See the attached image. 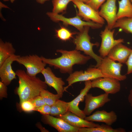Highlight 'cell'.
<instances>
[{
	"label": "cell",
	"instance_id": "39",
	"mask_svg": "<svg viewBox=\"0 0 132 132\" xmlns=\"http://www.w3.org/2000/svg\"><path fill=\"white\" fill-rule=\"evenodd\" d=\"M131 0V3H132V0Z\"/></svg>",
	"mask_w": 132,
	"mask_h": 132
},
{
	"label": "cell",
	"instance_id": "36",
	"mask_svg": "<svg viewBox=\"0 0 132 132\" xmlns=\"http://www.w3.org/2000/svg\"><path fill=\"white\" fill-rule=\"evenodd\" d=\"M0 8H9L8 6L3 4L1 1L0 2Z\"/></svg>",
	"mask_w": 132,
	"mask_h": 132
},
{
	"label": "cell",
	"instance_id": "38",
	"mask_svg": "<svg viewBox=\"0 0 132 132\" xmlns=\"http://www.w3.org/2000/svg\"><path fill=\"white\" fill-rule=\"evenodd\" d=\"M81 1L83 2L84 3H87L89 0H78Z\"/></svg>",
	"mask_w": 132,
	"mask_h": 132
},
{
	"label": "cell",
	"instance_id": "5",
	"mask_svg": "<svg viewBox=\"0 0 132 132\" xmlns=\"http://www.w3.org/2000/svg\"><path fill=\"white\" fill-rule=\"evenodd\" d=\"M122 64L116 62L107 56L103 58L101 63L97 68L100 70L103 77L115 79L120 81L125 80V75L121 73Z\"/></svg>",
	"mask_w": 132,
	"mask_h": 132
},
{
	"label": "cell",
	"instance_id": "19",
	"mask_svg": "<svg viewBox=\"0 0 132 132\" xmlns=\"http://www.w3.org/2000/svg\"><path fill=\"white\" fill-rule=\"evenodd\" d=\"M132 49L123 44H118L109 52L107 56L112 60L122 64H125Z\"/></svg>",
	"mask_w": 132,
	"mask_h": 132
},
{
	"label": "cell",
	"instance_id": "34",
	"mask_svg": "<svg viewBox=\"0 0 132 132\" xmlns=\"http://www.w3.org/2000/svg\"><path fill=\"white\" fill-rule=\"evenodd\" d=\"M128 100L132 108V88L130 90L128 96Z\"/></svg>",
	"mask_w": 132,
	"mask_h": 132
},
{
	"label": "cell",
	"instance_id": "30",
	"mask_svg": "<svg viewBox=\"0 0 132 132\" xmlns=\"http://www.w3.org/2000/svg\"><path fill=\"white\" fill-rule=\"evenodd\" d=\"M51 106L46 104L40 107L35 108L34 111H38L43 115H50Z\"/></svg>",
	"mask_w": 132,
	"mask_h": 132
},
{
	"label": "cell",
	"instance_id": "32",
	"mask_svg": "<svg viewBox=\"0 0 132 132\" xmlns=\"http://www.w3.org/2000/svg\"><path fill=\"white\" fill-rule=\"evenodd\" d=\"M7 86L2 81H0V98H7Z\"/></svg>",
	"mask_w": 132,
	"mask_h": 132
},
{
	"label": "cell",
	"instance_id": "9",
	"mask_svg": "<svg viewBox=\"0 0 132 132\" xmlns=\"http://www.w3.org/2000/svg\"><path fill=\"white\" fill-rule=\"evenodd\" d=\"M72 1L78 8L77 15L84 21H92L102 25L104 24L105 20L100 16L98 11H96L86 3L80 1L72 0Z\"/></svg>",
	"mask_w": 132,
	"mask_h": 132
},
{
	"label": "cell",
	"instance_id": "3",
	"mask_svg": "<svg viewBox=\"0 0 132 132\" xmlns=\"http://www.w3.org/2000/svg\"><path fill=\"white\" fill-rule=\"evenodd\" d=\"M90 27L87 26H85L83 30L79 32L74 38L73 42L76 45L75 50L83 52L85 54L95 60L97 63L94 66L97 68L100 65L103 58L95 54L93 51V46H98L99 44L98 43H92L91 42V38L88 34Z\"/></svg>",
	"mask_w": 132,
	"mask_h": 132
},
{
	"label": "cell",
	"instance_id": "20",
	"mask_svg": "<svg viewBox=\"0 0 132 132\" xmlns=\"http://www.w3.org/2000/svg\"><path fill=\"white\" fill-rule=\"evenodd\" d=\"M118 3L117 20L124 18L132 17V3L130 0H121L118 1Z\"/></svg>",
	"mask_w": 132,
	"mask_h": 132
},
{
	"label": "cell",
	"instance_id": "16",
	"mask_svg": "<svg viewBox=\"0 0 132 132\" xmlns=\"http://www.w3.org/2000/svg\"><path fill=\"white\" fill-rule=\"evenodd\" d=\"M85 85L84 88L81 90L79 94L72 100L69 102L68 108V111L84 119L86 117V115L83 110L79 109L78 106L80 102L83 101L85 96L92 88L91 81H85Z\"/></svg>",
	"mask_w": 132,
	"mask_h": 132
},
{
	"label": "cell",
	"instance_id": "7",
	"mask_svg": "<svg viewBox=\"0 0 132 132\" xmlns=\"http://www.w3.org/2000/svg\"><path fill=\"white\" fill-rule=\"evenodd\" d=\"M100 77H103L100 69L98 68L89 67L84 71L82 70L76 71L70 74L66 79L68 85L64 87L65 91L73 84L79 82L93 80Z\"/></svg>",
	"mask_w": 132,
	"mask_h": 132
},
{
	"label": "cell",
	"instance_id": "4",
	"mask_svg": "<svg viewBox=\"0 0 132 132\" xmlns=\"http://www.w3.org/2000/svg\"><path fill=\"white\" fill-rule=\"evenodd\" d=\"M46 14L53 21L55 22L61 21L64 25H71L74 26L79 32L82 31L85 26H88L93 29H98L101 27L103 26L102 24L92 21H83L77 14L74 17L69 18L52 12H48Z\"/></svg>",
	"mask_w": 132,
	"mask_h": 132
},
{
	"label": "cell",
	"instance_id": "17",
	"mask_svg": "<svg viewBox=\"0 0 132 132\" xmlns=\"http://www.w3.org/2000/svg\"><path fill=\"white\" fill-rule=\"evenodd\" d=\"M56 117L62 119L72 126L78 129L95 127L100 125L87 121L69 111L64 114Z\"/></svg>",
	"mask_w": 132,
	"mask_h": 132
},
{
	"label": "cell",
	"instance_id": "23",
	"mask_svg": "<svg viewBox=\"0 0 132 132\" xmlns=\"http://www.w3.org/2000/svg\"><path fill=\"white\" fill-rule=\"evenodd\" d=\"M125 129L119 128L113 129L111 126L102 124L99 126L92 128L79 129L78 132H125Z\"/></svg>",
	"mask_w": 132,
	"mask_h": 132
},
{
	"label": "cell",
	"instance_id": "6",
	"mask_svg": "<svg viewBox=\"0 0 132 132\" xmlns=\"http://www.w3.org/2000/svg\"><path fill=\"white\" fill-rule=\"evenodd\" d=\"M16 61L24 66L26 68V73L32 77H36L38 74L41 73L46 65L41 57L35 54L20 56Z\"/></svg>",
	"mask_w": 132,
	"mask_h": 132
},
{
	"label": "cell",
	"instance_id": "1",
	"mask_svg": "<svg viewBox=\"0 0 132 132\" xmlns=\"http://www.w3.org/2000/svg\"><path fill=\"white\" fill-rule=\"evenodd\" d=\"M56 52L61 54L60 57L54 59L47 58L42 56L41 57L44 63L54 66L55 69H59L63 73H72L74 65L85 64L91 58L90 56L81 54L80 51L75 49L69 51L58 49Z\"/></svg>",
	"mask_w": 132,
	"mask_h": 132
},
{
	"label": "cell",
	"instance_id": "31",
	"mask_svg": "<svg viewBox=\"0 0 132 132\" xmlns=\"http://www.w3.org/2000/svg\"><path fill=\"white\" fill-rule=\"evenodd\" d=\"M29 100L32 102L35 108L40 107L46 104L40 95L36 96Z\"/></svg>",
	"mask_w": 132,
	"mask_h": 132
},
{
	"label": "cell",
	"instance_id": "14",
	"mask_svg": "<svg viewBox=\"0 0 132 132\" xmlns=\"http://www.w3.org/2000/svg\"><path fill=\"white\" fill-rule=\"evenodd\" d=\"M41 73L44 77V82L46 84L53 88L60 98H62L65 91L63 86L65 85L62 78L56 77L49 67L45 68Z\"/></svg>",
	"mask_w": 132,
	"mask_h": 132
},
{
	"label": "cell",
	"instance_id": "13",
	"mask_svg": "<svg viewBox=\"0 0 132 132\" xmlns=\"http://www.w3.org/2000/svg\"><path fill=\"white\" fill-rule=\"evenodd\" d=\"M20 56L13 55L7 59L0 66V77L1 81L7 86L16 78V74L12 69L11 65Z\"/></svg>",
	"mask_w": 132,
	"mask_h": 132
},
{
	"label": "cell",
	"instance_id": "15",
	"mask_svg": "<svg viewBox=\"0 0 132 132\" xmlns=\"http://www.w3.org/2000/svg\"><path fill=\"white\" fill-rule=\"evenodd\" d=\"M42 121L59 132H78L79 129L73 127L62 119L50 115H43Z\"/></svg>",
	"mask_w": 132,
	"mask_h": 132
},
{
	"label": "cell",
	"instance_id": "2",
	"mask_svg": "<svg viewBox=\"0 0 132 132\" xmlns=\"http://www.w3.org/2000/svg\"><path fill=\"white\" fill-rule=\"evenodd\" d=\"M15 72L19 79V86L16 90L20 104L39 95L42 89L47 88V85L39 77L30 76L22 69H18Z\"/></svg>",
	"mask_w": 132,
	"mask_h": 132
},
{
	"label": "cell",
	"instance_id": "29",
	"mask_svg": "<svg viewBox=\"0 0 132 132\" xmlns=\"http://www.w3.org/2000/svg\"><path fill=\"white\" fill-rule=\"evenodd\" d=\"M106 0H89L86 3L92 8L98 11L99 8L101 6Z\"/></svg>",
	"mask_w": 132,
	"mask_h": 132
},
{
	"label": "cell",
	"instance_id": "26",
	"mask_svg": "<svg viewBox=\"0 0 132 132\" xmlns=\"http://www.w3.org/2000/svg\"><path fill=\"white\" fill-rule=\"evenodd\" d=\"M72 0H52V3L53 6L52 12L55 14H59L66 11L68 4Z\"/></svg>",
	"mask_w": 132,
	"mask_h": 132
},
{
	"label": "cell",
	"instance_id": "28",
	"mask_svg": "<svg viewBox=\"0 0 132 132\" xmlns=\"http://www.w3.org/2000/svg\"><path fill=\"white\" fill-rule=\"evenodd\" d=\"M20 104L22 109L24 112H29L34 111L35 108L29 100L24 101Z\"/></svg>",
	"mask_w": 132,
	"mask_h": 132
},
{
	"label": "cell",
	"instance_id": "24",
	"mask_svg": "<svg viewBox=\"0 0 132 132\" xmlns=\"http://www.w3.org/2000/svg\"><path fill=\"white\" fill-rule=\"evenodd\" d=\"M119 28L124 31L132 34V17H125L117 20L113 28Z\"/></svg>",
	"mask_w": 132,
	"mask_h": 132
},
{
	"label": "cell",
	"instance_id": "25",
	"mask_svg": "<svg viewBox=\"0 0 132 132\" xmlns=\"http://www.w3.org/2000/svg\"><path fill=\"white\" fill-rule=\"evenodd\" d=\"M39 95L46 104L51 106L60 98L58 94H54L45 89L41 91Z\"/></svg>",
	"mask_w": 132,
	"mask_h": 132
},
{
	"label": "cell",
	"instance_id": "21",
	"mask_svg": "<svg viewBox=\"0 0 132 132\" xmlns=\"http://www.w3.org/2000/svg\"><path fill=\"white\" fill-rule=\"evenodd\" d=\"M16 50L11 43L0 40V66L11 55L15 54Z\"/></svg>",
	"mask_w": 132,
	"mask_h": 132
},
{
	"label": "cell",
	"instance_id": "35",
	"mask_svg": "<svg viewBox=\"0 0 132 132\" xmlns=\"http://www.w3.org/2000/svg\"><path fill=\"white\" fill-rule=\"evenodd\" d=\"M36 2L38 3L43 4H44L45 2L49 0H36Z\"/></svg>",
	"mask_w": 132,
	"mask_h": 132
},
{
	"label": "cell",
	"instance_id": "12",
	"mask_svg": "<svg viewBox=\"0 0 132 132\" xmlns=\"http://www.w3.org/2000/svg\"><path fill=\"white\" fill-rule=\"evenodd\" d=\"M117 0H107L101 6L99 13L100 16L106 21L107 26L110 30L117 20Z\"/></svg>",
	"mask_w": 132,
	"mask_h": 132
},
{
	"label": "cell",
	"instance_id": "11",
	"mask_svg": "<svg viewBox=\"0 0 132 132\" xmlns=\"http://www.w3.org/2000/svg\"><path fill=\"white\" fill-rule=\"evenodd\" d=\"M119 80L109 77H100L91 81L92 88H97L109 94H115L119 92L121 85Z\"/></svg>",
	"mask_w": 132,
	"mask_h": 132
},
{
	"label": "cell",
	"instance_id": "10",
	"mask_svg": "<svg viewBox=\"0 0 132 132\" xmlns=\"http://www.w3.org/2000/svg\"><path fill=\"white\" fill-rule=\"evenodd\" d=\"M85 106L83 111L86 115L89 116L96 109L102 107L111 100L109 94L106 93L97 96L88 93L85 96Z\"/></svg>",
	"mask_w": 132,
	"mask_h": 132
},
{
	"label": "cell",
	"instance_id": "37",
	"mask_svg": "<svg viewBox=\"0 0 132 132\" xmlns=\"http://www.w3.org/2000/svg\"><path fill=\"white\" fill-rule=\"evenodd\" d=\"M4 1H10L11 3H13L16 0H2Z\"/></svg>",
	"mask_w": 132,
	"mask_h": 132
},
{
	"label": "cell",
	"instance_id": "22",
	"mask_svg": "<svg viewBox=\"0 0 132 132\" xmlns=\"http://www.w3.org/2000/svg\"><path fill=\"white\" fill-rule=\"evenodd\" d=\"M69 102H66L58 99L51 106L50 115L57 117L64 114L68 111Z\"/></svg>",
	"mask_w": 132,
	"mask_h": 132
},
{
	"label": "cell",
	"instance_id": "33",
	"mask_svg": "<svg viewBox=\"0 0 132 132\" xmlns=\"http://www.w3.org/2000/svg\"><path fill=\"white\" fill-rule=\"evenodd\" d=\"M127 67V74L132 73V50L129 57L125 63Z\"/></svg>",
	"mask_w": 132,
	"mask_h": 132
},
{
	"label": "cell",
	"instance_id": "27",
	"mask_svg": "<svg viewBox=\"0 0 132 132\" xmlns=\"http://www.w3.org/2000/svg\"><path fill=\"white\" fill-rule=\"evenodd\" d=\"M56 36L60 40L64 41L69 40L75 33L64 27H61L56 30Z\"/></svg>",
	"mask_w": 132,
	"mask_h": 132
},
{
	"label": "cell",
	"instance_id": "18",
	"mask_svg": "<svg viewBox=\"0 0 132 132\" xmlns=\"http://www.w3.org/2000/svg\"><path fill=\"white\" fill-rule=\"evenodd\" d=\"M84 119L89 121L104 123L111 126L117 121V116L113 111L107 112L104 110H98Z\"/></svg>",
	"mask_w": 132,
	"mask_h": 132
},
{
	"label": "cell",
	"instance_id": "8",
	"mask_svg": "<svg viewBox=\"0 0 132 132\" xmlns=\"http://www.w3.org/2000/svg\"><path fill=\"white\" fill-rule=\"evenodd\" d=\"M114 31V29L111 30L107 25L100 33L101 41L99 52L100 56L102 58L107 56L110 50L115 45L124 42L123 39H114L113 36Z\"/></svg>",
	"mask_w": 132,
	"mask_h": 132
}]
</instances>
